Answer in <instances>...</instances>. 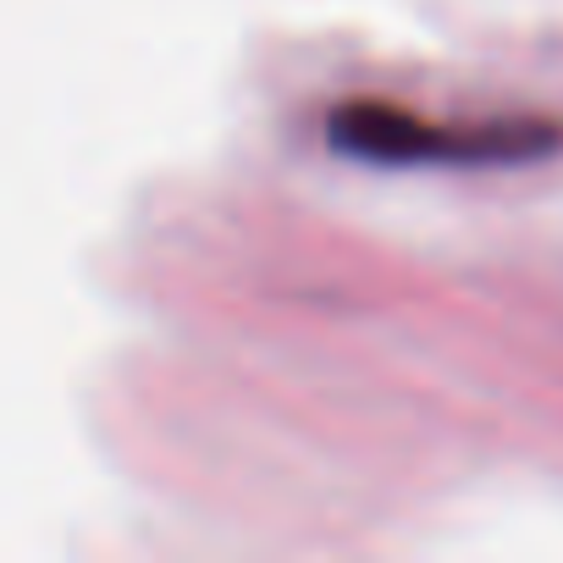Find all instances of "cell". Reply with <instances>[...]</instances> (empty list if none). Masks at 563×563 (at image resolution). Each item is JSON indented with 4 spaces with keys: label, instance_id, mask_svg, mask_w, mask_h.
<instances>
[{
    "label": "cell",
    "instance_id": "1",
    "mask_svg": "<svg viewBox=\"0 0 563 563\" xmlns=\"http://www.w3.org/2000/svg\"><path fill=\"white\" fill-rule=\"evenodd\" d=\"M332 144L360 161L382 166H415V161H459V166H486V161H530L558 150V133L541 122H492V128H431L409 111L393 106H338L332 111Z\"/></svg>",
    "mask_w": 563,
    "mask_h": 563
}]
</instances>
